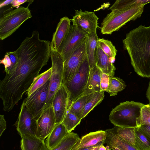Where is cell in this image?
<instances>
[{"instance_id": "cell-1", "label": "cell", "mask_w": 150, "mask_h": 150, "mask_svg": "<svg viewBox=\"0 0 150 150\" xmlns=\"http://www.w3.org/2000/svg\"><path fill=\"white\" fill-rule=\"evenodd\" d=\"M122 42L134 71L142 77L150 78V25L131 30Z\"/></svg>"}, {"instance_id": "cell-2", "label": "cell", "mask_w": 150, "mask_h": 150, "mask_svg": "<svg viewBox=\"0 0 150 150\" xmlns=\"http://www.w3.org/2000/svg\"><path fill=\"white\" fill-rule=\"evenodd\" d=\"M144 105L133 101L120 103L111 111L109 120L115 126L118 127H137V120Z\"/></svg>"}, {"instance_id": "cell-3", "label": "cell", "mask_w": 150, "mask_h": 150, "mask_svg": "<svg viewBox=\"0 0 150 150\" xmlns=\"http://www.w3.org/2000/svg\"><path fill=\"white\" fill-rule=\"evenodd\" d=\"M145 5L138 4L125 11H111L101 23V33L103 34H111L118 30L128 22L139 18L143 12Z\"/></svg>"}, {"instance_id": "cell-4", "label": "cell", "mask_w": 150, "mask_h": 150, "mask_svg": "<svg viewBox=\"0 0 150 150\" xmlns=\"http://www.w3.org/2000/svg\"><path fill=\"white\" fill-rule=\"evenodd\" d=\"M32 17L30 10L23 6L3 14L0 18V40H3L11 35Z\"/></svg>"}, {"instance_id": "cell-5", "label": "cell", "mask_w": 150, "mask_h": 150, "mask_svg": "<svg viewBox=\"0 0 150 150\" xmlns=\"http://www.w3.org/2000/svg\"><path fill=\"white\" fill-rule=\"evenodd\" d=\"M90 68L86 55L77 72L72 79L64 85L68 93V110L72 103L81 96L84 92Z\"/></svg>"}, {"instance_id": "cell-6", "label": "cell", "mask_w": 150, "mask_h": 150, "mask_svg": "<svg viewBox=\"0 0 150 150\" xmlns=\"http://www.w3.org/2000/svg\"><path fill=\"white\" fill-rule=\"evenodd\" d=\"M51 75L50 79L48 96L44 110L52 105L55 93L62 83L63 74V62L60 54L51 51Z\"/></svg>"}, {"instance_id": "cell-7", "label": "cell", "mask_w": 150, "mask_h": 150, "mask_svg": "<svg viewBox=\"0 0 150 150\" xmlns=\"http://www.w3.org/2000/svg\"><path fill=\"white\" fill-rule=\"evenodd\" d=\"M88 34L80 26L73 25L70 26L68 33L58 52L63 62L81 45Z\"/></svg>"}, {"instance_id": "cell-8", "label": "cell", "mask_w": 150, "mask_h": 150, "mask_svg": "<svg viewBox=\"0 0 150 150\" xmlns=\"http://www.w3.org/2000/svg\"><path fill=\"white\" fill-rule=\"evenodd\" d=\"M87 37L78 48L63 62L62 84L69 83L77 72L86 55Z\"/></svg>"}, {"instance_id": "cell-9", "label": "cell", "mask_w": 150, "mask_h": 150, "mask_svg": "<svg viewBox=\"0 0 150 150\" xmlns=\"http://www.w3.org/2000/svg\"><path fill=\"white\" fill-rule=\"evenodd\" d=\"M49 83L50 80L24 100L27 109L37 121L44 110L48 96Z\"/></svg>"}, {"instance_id": "cell-10", "label": "cell", "mask_w": 150, "mask_h": 150, "mask_svg": "<svg viewBox=\"0 0 150 150\" xmlns=\"http://www.w3.org/2000/svg\"><path fill=\"white\" fill-rule=\"evenodd\" d=\"M15 124L16 129L21 137L26 135L36 136L37 121L27 109L24 100Z\"/></svg>"}, {"instance_id": "cell-11", "label": "cell", "mask_w": 150, "mask_h": 150, "mask_svg": "<svg viewBox=\"0 0 150 150\" xmlns=\"http://www.w3.org/2000/svg\"><path fill=\"white\" fill-rule=\"evenodd\" d=\"M56 125L55 118L52 105L45 108L37 120L36 136L44 141Z\"/></svg>"}, {"instance_id": "cell-12", "label": "cell", "mask_w": 150, "mask_h": 150, "mask_svg": "<svg viewBox=\"0 0 150 150\" xmlns=\"http://www.w3.org/2000/svg\"><path fill=\"white\" fill-rule=\"evenodd\" d=\"M68 95L67 90L62 84L55 94L52 103L56 124L62 123L68 108Z\"/></svg>"}, {"instance_id": "cell-13", "label": "cell", "mask_w": 150, "mask_h": 150, "mask_svg": "<svg viewBox=\"0 0 150 150\" xmlns=\"http://www.w3.org/2000/svg\"><path fill=\"white\" fill-rule=\"evenodd\" d=\"M74 16L70 19L73 25L81 27L87 33L96 32L98 18L93 12L75 10Z\"/></svg>"}, {"instance_id": "cell-14", "label": "cell", "mask_w": 150, "mask_h": 150, "mask_svg": "<svg viewBox=\"0 0 150 150\" xmlns=\"http://www.w3.org/2000/svg\"><path fill=\"white\" fill-rule=\"evenodd\" d=\"M71 22V20L66 16L60 19L50 42L51 51L58 52L61 45L68 33Z\"/></svg>"}, {"instance_id": "cell-15", "label": "cell", "mask_w": 150, "mask_h": 150, "mask_svg": "<svg viewBox=\"0 0 150 150\" xmlns=\"http://www.w3.org/2000/svg\"><path fill=\"white\" fill-rule=\"evenodd\" d=\"M117 127L106 129V138L105 141L111 149L117 148L120 150H138L133 145L129 144L118 134Z\"/></svg>"}, {"instance_id": "cell-16", "label": "cell", "mask_w": 150, "mask_h": 150, "mask_svg": "<svg viewBox=\"0 0 150 150\" xmlns=\"http://www.w3.org/2000/svg\"><path fill=\"white\" fill-rule=\"evenodd\" d=\"M106 138L105 130H100L91 132L83 136L72 150L96 146L101 142L105 141Z\"/></svg>"}, {"instance_id": "cell-17", "label": "cell", "mask_w": 150, "mask_h": 150, "mask_svg": "<svg viewBox=\"0 0 150 150\" xmlns=\"http://www.w3.org/2000/svg\"><path fill=\"white\" fill-rule=\"evenodd\" d=\"M96 65L103 72L111 77L114 76L115 67L98 44Z\"/></svg>"}, {"instance_id": "cell-18", "label": "cell", "mask_w": 150, "mask_h": 150, "mask_svg": "<svg viewBox=\"0 0 150 150\" xmlns=\"http://www.w3.org/2000/svg\"><path fill=\"white\" fill-rule=\"evenodd\" d=\"M69 133L62 123L57 124L47 137L46 144L52 150L56 147Z\"/></svg>"}, {"instance_id": "cell-19", "label": "cell", "mask_w": 150, "mask_h": 150, "mask_svg": "<svg viewBox=\"0 0 150 150\" xmlns=\"http://www.w3.org/2000/svg\"><path fill=\"white\" fill-rule=\"evenodd\" d=\"M101 72L96 66L91 69L85 90L81 96L101 91Z\"/></svg>"}, {"instance_id": "cell-20", "label": "cell", "mask_w": 150, "mask_h": 150, "mask_svg": "<svg viewBox=\"0 0 150 150\" xmlns=\"http://www.w3.org/2000/svg\"><path fill=\"white\" fill-rule=\"evenodd\" d=\"M98 38L96 32L88 33L87 36L86 54L90 69L96 66Z\"/></svg>"}, {"instance_id": "cell-21", "label": "cell", "mask_w": 150, "mask_h": 150, "mask_svg": "<svg viewBox=\"0 0 150 150\" xmlns=\"http://www.w3.org/2000/svg\"><path fill=\"white\" fill-rule=\"evenodd\" d=\"M21 140V150H51L43 141L35 136L25 135Z\"/></svg>"}, {"instance_id": "cell-22", "label": "cell", "mask_w": 150, "mask_h": 150, "mask_svg": "<svg viewBox=\"0 0 150 150\" xmlns=\"http://www.w3.org/2000/svg\"><path fill=\"white\" fill-rule=\"evenodd\" d=\"M18 61L17 50L13 52H7L4 58L1 60V64L4 65L6 74L11 73L16 68Z\"/></svg>"}, {"instance_id": "cell-23", "label": "cell", "mask_w": 150, "mask_h": 150, "mask_svg": "<svg viewBox=\"0 0 150 150\" xmlns=\"http://www.w3.org/2000/svg\"><path fill=\"white\" fill-rule=\"evenodd\" d=\"M94 93L83 96L79 98L72 103L67 111L73 113L82 120L81 117L83 109L87 102L92 97Z\"/></svg>"}, {"instance_id": "cell-24", "label": "cell", "mask_w": 150, "mask_h": 150, "mask_svg": "<svg viewBox=\"0 0 150 150\" xmlns=\"http://www.w3.org/2000/svg\"><path fill=\"white\" fill-rule=\"evenodd\" d=\"M80 139L77 134L71 132L68 134L62 141L52 150H72Z\"/></svg>"}, {"instance_id": "cell-25", "label": "cell", "mask_w": 150, "mask_h": 150, "mask_svg": "<svg viewBox=\"0 0 150 150\" xmlns=\"http://www.w3.org/2000/svg\"><path fill=\"white\" fill-rule=\"evenodd\" d=\"M104 91L95 92L85 106L82 112L81 119L84 118L94 108L100 104L104 99Z\"/></svg>"}, {"instance_id": "cell-26", "label": "cell", "mask_w": 150, "mask_h": 150, "mask_svg": "<svg viewBox=\"0 0 150 150\" xmlns=\"http://www.w3.org/2000/svg\"><path fill=\"white\" fill-rule=\"evenodd\" d=\"M51 68L39 74L35 79L29 89L26 92L27 96L32 94L42 86L50 80L51 75Z\"/></svg>"}, {"instance_id": "cell-27", "label": "cell", "mask_w": 150, "mask_h": 150, "mask_svg": "<svg viewBox=\"0 0 150 150\" xmlns=\"http://www.w3.org/2000/svg\"><path fill=\"white\" fill-rule=\"evenodd\" d=\"M150 2V0H117L109 9L111 11H125L138 4L145 5Z\"/></svg>"}, {"instance_id": "cell-28", "label": "cell", "mask_w": 150, "mask_h": 150, "mask_svg": "<svg viewBox=\"0 0 150 150\" xmlns=\"http://www.w3.org/2000/svg\"><path fill=\"white\" fill-rule=\"evenodd\" d=\"M97 42L100 47L113 63L117 51L115 47L110 41L104 38H98Z\"/></svg>"}, {"instance_id": "cell-29", "label": "cell", "mask_w": 150, "mask_h": 150, "mask_svg": "<svg viewBox=\"0 0 150 150\" xmlns=\"http://www.w3.org/2000/svg\"><path fill=\"white\" fill-rule=\"evenodd\" d=\"M126 86L125 82L122 79L117 77L111 76L108 92L110 93V96H115L118 92L125 89Z\"/></svg>"}, {"instance_id": "cell-30", "label": "cell", "mask_w": 150, "mask_h": 150, "mask_svg": "<svg viewBox=\"0 0 150 150\" xmlns=\"http://www.w3.org/2000/svg\"><path fill=\"white\" fill-rule=\"evenodd\" d=\"M81 120L74 114L67 111L62 123L65 126L68 132L70 133L80 124Z\"/></svg>"}, {"instance_id": "cell-31", "label": "cell", "mask_w": 150, "mask_h": 150, "mask_svg": "<svg viewBox=\"0 0 150 150\" xmlns=\"http://www.w3.org/2000/svg\"><path fill=\"white\" fill-rule=\"evenodd\" d=\"M134 132L135 147L138 150H150V143L138 127L135 128Z\"/></svg>"}, {"instance_id": "cell-32", "label": "cell", "mask_w": 150, "mask_h": 150, "mask_svg": "<svg viewBox=\"0 0 150 150\" xmlns=\"http://www.w3.org/2000/svg\"><path fill=\"white\" fill-rule=\"evenodd\" d=\"M135 128L134 127L122 128L117 127V131L121 137L134 146L135 143Z\"/></svg>"}, {"instance_id": "cell-33", "label": "cell", "mask_w": 150, "mask_h": 150, "mask_svg": "<svg viewBox=\"0 0 150 150\" xmlns=\"http://www.w3.org/2000/svg\"><path fill=\"white\" fill-rule=\"evenodd\" d=\"M137 127L143 125H150V105L145 104L142 108L141 115L137 120Z\"/></svg>"}, {"instance_id": "cell-34", "label": "cell", "mask_w": 150, "mask_h": 150, "mask_svg": "<svg viewBox=\"0 0 150 150\" xmlns=\"http://www.w3.org/2000/svg\"><path fill=\"white\" fill-rule=\"evenodd\" d=\"M111 77L101 72L100 80L101 91L108 92Z\"/></svg>"}, {"instance_id": "cell-35", "label": "cell", "mask_w": 150, "mask_h": 150, "mask_svg": "<svg viewBox=\"0 0 150 150\" xmlns=\"http://www.w3.org/2000/svg\"><path fill=\"white\" fill-rule=\"evenodd\" d=\"M138 128L146 137L150 143V125H143Z\"/></svg>"}, {"instance_id": "cell-36", "label": "cell", "mask_w": 150, "mask_h": 150, "mask_svg": "<svg viewBox=\"0 0 150 150\" xmlns=\"http://www.w3.org/2000/svg\"><path fill=\"white\" fill-rule=\"evenodd\" d=\"M6 128V121L4 115H0V137Z\"/></svg>"}, {"instance_id": "cell-37", "label": "cell", "mask_w": 150, "mask_h": 150, "mask_svg": "<svg viewBox=\"0 0 150 150\" xmlns=\"http://www.w3.org/2000/svg\"><path fill=\"white\" fill-rule=\"evenodd\" d=\"M105 143V141L102 142L96 146L89 147L81 148L76 150H98L99 147L102 145H103Z\"/></svg>"}, {"instance_id": "cell-38", "label": "cell", "mask_w": 150, "mask_h": 150, "mask_svg": "<svg viewBox=\"0 0 150 150\" xmlns=\"http://www.w3.org/2000/svg\"><path fill=\"white\" fill-rule=\"evenodd\" d=\"M28 1L27 0H13L11 4L12 7L18 8L19 7V6L20 5Z\"/></svg>"}, {"instance_id": "cell-39", "label": "cell", "mask_w": 150, "mask_h": 150, "mask_svg": "<svg viewBox=\"0 0 150 150\" xmlns=\"http://www.w3.org/2000/svg\"><path fill=\"white\" fill-rule=\"evenodd\" d=\"M13 0H7L1 2L0 4V8H1L9 4H11Z\"/></svg>"}, {"instance_id": "cell-40", "label": "cell", "mask_w": 150, "mask_h": 150, "mask_svg": "<svg viewBox=\"0 0 150 150\" xmlns=\"http://www.w3.org/2000/svg\"><path fill=\"white\" fill-rule=\"evenodd\" d=\"M146 97L148 99L149 102V104L150 105V81L149 83V86L146 92Z\"/></svg>"}, {"instance_id": "cell-41", "label": "cell", "mask_w": 150, "mask_h": 150, "mask_svg": "<svg viewBox=\"0 0 150 150\" xmlns=\"http://www.w3.org/2000/svg\"><path fill=\"white\" fill-rule=\"evenodd\" d=\"M108 147V145L105 147L103 145H102L99 147L98 150H107Z\"/></svg>"}, {"instance_id": "cell-42", "label": "cell", "mask_w": 150, "mask_h": 150, "mask_svg": "<svg viewBox=\"0 0 150 150\" xmlns=\"http://www.w3.org/2000/svg\"><path fill=\"white\" fill-rule=\"evenodd\" d=\"M107 150H111V149H110V147L109 146V147L108 148V149Z\"/></svg>"}, {"instance_id": "cell-43", "label": "cell", "mask_w": 150, "mask_h": 150, "mask_svg": "<svg viewBox=\"0 0 150 150\" xmlns=\"http://www.w3.org/2000/svg\"><path fill=\"white\" fill-rule=\"evenodd\" d=\"M112 150H118L117 149H116V148H115V149H113Z\"/></svg>"}, {"instance_id": "cell-44", "label": "cell", "mask_w": 150, "mask_h": 150, "mask_svg": "<svg viewBox=\"0 0 150 150\" xmlns=\"http://www.w3.org/2000/svg\"><path fill=\"white\" fill-rule=\"evenodd\" d=\"M116 149H117V148H116ZM118 149V150H119V149Z\"/></svg>"}]
</instances>
